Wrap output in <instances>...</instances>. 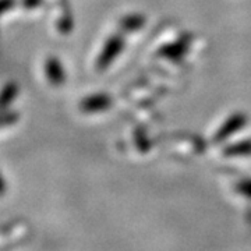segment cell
<instances>
[{
    "label": "cell",
    "instance_id": "10",
    "mask_svg": "<svg viewBox=\"0 0 251 251\" xmlns=\"http://www.w3.org/2000/svg\"><path fill=\"white\" fill-rule=\"evenodd\" d=\"M236 191L242 196L251 198V179H244L236 184Z\"/></svg>",
    "mask_w": 251,
    "mask_h": 251
},
{
    "label": "cell",
    "instance_id": "2",
    "mask_svg": "<svg viewBox=\"0 0 251 251\" xmlns=\"http://www.w3.org/2000/svg\"><path fill=\"white\" fill-rule=\"evenodd\" d=\"M249 125V117L243 112H234L230 116L225 120L222 125L219 126V128L216 130L214 134V143L224 144L227 141L232 135L237 134L239 131H242L246 126Z\"/></svg>",
    "mask_w": 251,
    "mask_h": 251
},
{
    "label": "cell",
    "instance_id": "11",
    "mask_svg": "<svg viewBox=\"0 0 251 251\" xmlns=\"http://www.w3.org/2000/svg\"><path fill=\"white\" fill-rule=\"evenodd\" d=\"M42 3V0H21V6L25 10H34L39 7Z\"/></svg>",
    "mask_w": 251,
    "mask_h": 251
},
{
    "label": "cell",
    "instance_id": "3",
    "mask_svg": "<svg viewBox=\"0 0 251 251\" xmlns=\"http://www.w3.org/2000/svg\"><path fill=\"white\" fill-rule=\"evenodd\" d=\"M113 100L105 92H97V94H91L88 97L81 99L80 110L82 113L92 115V113H100V112H106L112 108Z\"/></svg>",
    "mask_w": 251,
    "mask_h": 251
},
{
    "label": "cell",
    "instance_id": "9",
    "mask_svg": "<svg viewBox=\"0 0 251 251\" xmlns=\"http://www.w3.org/2000/svg\"><path fill=\"white\" fill-rule=\"evenodd\" d=\"M18 115L16 110H11V109H4L3 110V115H1V127H9V126L16 125L18 122Z\"/></svg>",
    "mask_w": 251,
    "mask_h": 251
},
{
    "label": "cell",
    "instance_id": "1",
    "mask_svg": "<svg viewBox=\"0 0 251 251\" xmlns=\"http://www.w3.org/2000/svg\"><path fill=\"white\" fill-rule=\"evenodd\" d=\"M125 46V36L122 35L120 32L108 36V39L105 41V44H103L98 57H97V62H95L97 70L103 72V70L109 69L113 64V62L120 56V53L123 52Z\"/></svg>",
    "mask_w": 251,
    "mask_h": 251
},
{
    "label": "cell",
    "instance_id": "7",
    "mask_svg": "<svg viewBox=\"0 0 251 251\" xmlns=\"http://www.w3.org/2000/svg\"><path fill=\"white\" fill-rule=\"evenodd\" d=\"M222 155L226 158L251 156V138H246V140H240V141L225 145L222 150Z\"/></svg>",
    "mask_w": 251,
    "mask_h": 251
},
{
    "label": "cell",
    "instance_id": "12",
    "mask_svg": "<svg viewBox=\"0 0 251 251\" xmlns=\"http://www.w3.org/2000/svg\"><path fill=\"white\" fill-rule=\"evenodd\" d=\"M16 1H17V0H1V13L6 14L7 11L14 9Z\"/></svg>",
    "mask_w": 251,
    "mask_h": 251
},
{
    "label": "cell",
    "instance_id": "4",
    "mask_svg": "<svg viewBox=\"0 0 251 251\" xmlns=\"http://www.w3.org/2000/svg\"><path fill=\"white\" fill-rule=\"evenodd\" d=\"M188 48H190V41L188 38H180L175 42H169V44H165L162 45L156 54L162 57V59H166V60H171L173 63H180L184 56L187 54Z\"/></svg>",
    "mask_w": 251,
    "mask_h": 251
},
{
    "label": "cell",
    "instance_id": "6",
    "mask_svg": "<svg viewBox=\"0 0 251 251\" xmlns=\"http://www.w3.org/2000/svg\"><path fill=\"white\" fill-rule=\"evenodd\" d=\"M145 24H147L145 16L140 14V13H131V14H127L125 17L120 18L119 28L125 34H133V32L141 31Z\"/></svg>",
    "mask_w": 251,
    "mask_h": 251
},
{
    "label": "cell",
    "instance_id": "5",
    "mask_svg": "<svg viewBox=\"0 0 251 251\" xmlns=\"http://www.w3.org/2000/svg\"><path fill=\"white\" fill-rule=\"evenodd\" d=\"M44 70H45V75L49 84L53 87H62L66 81V73L63 69V64L59 57L56 56H49L45 60L44 64Z\"/></svg>",
    "mask_w": 251,
    "mask_h": 251
},
{
    "label": "cell",
    "instance_id": "8",
    "mask_svg": "<svg viewBox=\"0 0 251 251\" xmlns=\"http://www.w3.org/2000/svg\"><path fill=\"white\" fill-rule=\"evenodd\" d=\"M18 97V85L14 81H9L4 84L3 90H1V108L9 109V106L17 99Z\"/></svg>",
    "mask_w": 251,
    "mask_h": 251
}]
</instances>
